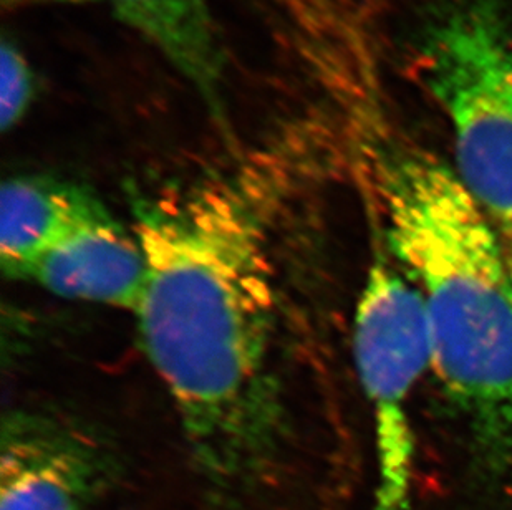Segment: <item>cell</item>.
Here are the masks:
<instances>
[{
	"instance_id": "cell-1",
	"label": "cell",
	"mask_w": 512,
	"mask_h": 510,
	"mask_svg": "<svg viewBox=\"0 0 512 510\" xmlns=\"http://www.w3.org/2000/svg\"><path fill=\"white\" fill-rule=\"evenodd\" d=\"M304 143L287 135L234 166L131 194L146 264L140 345L194 466L224 497L274 486L292 443L276 231Z\"/></svg>"
},
{
	"instance_id": "cell-2",
	"label": "cell",
	"mask_w": 512,
	"mask_h": 510,
	"mask_svg": "<svg viewBox=\"0 0 512 510\" xmlns=\"http://www.w3.org/2000/svg\"><path fill=\"white\" fill-rule=\"evenodd\" d=\"M367 62L343 68L330 100L380 209L388 249L425 308L430 368L478 454L512 464V275L494 222L456 169L383 111Z\"/></svg>"
},
{
	"instance_id": "cell-3",
	"label": "cell",
	"mask_w": 512,
	"mask_h": 510,
	"mask_svg": "<svg viewBox=\"0 0 512 510\" xmlns=\"http://www.w3.org/2000/svg\"><path fill=\"white\" fill-rule=\"evenodd\" d=\"M421 82L450 121L456 173L512 241V29L496 0H464L426 30Z\"/></svg>"
},
{
	"instance_id": "cell-4",
	"label": "cell",
	"mask_w": 512,
	"mask_h": 510,
	"mask_svg": "<svg viewBox=\"0 0 512 510\" xmlns=\"http://www.w3.org/2000/svg\"><path fill=\"white\" fill-rule=\"evenodd\" d=\"M353 348L372 403L380 472L377 510H401L415 449L411 391L430 366V338L418 290L382 255L373 260L363 285Z\"/></svg>"
},
{
	"instance_id": "cell-5",
	"label": "cell",
	"mask_w": 512,
	"mask_h": 510,
	"mask_svg": "<svg viewBox=\"0 0 512 510\" xmlns=\"http://www.w3.org/2000/svg\"><path fill=\"white\" fill-rule=\"evenodd\" d=\"M100 429L52 408H15L0 426V510H95L120 479Z\"/></svg>"
},
{
	"instance_id": "cell-6",
	"label": "cell",
	"mask_w": 512,
	"mask_h": 510,
	"mask_svg": "<svg viewBox=\"0 0 512 510\" xmlns=\"http://www.w3.org/2000/svg\"><path fill=\"white\" fill-rule=\"evenodd\" d=\"M145 277V255L136 232L103 206L40 255L22 280L62 299L133 313Z\"/></svg>"
},
{
	"instance_id": "cell-7",
	"label": "cell",
	"mask_w": 512,
	"mask_h": 510,
	"mask_svg": "<svg viewBox=\"0 0 512 510\" xmlns=\"http://www.w3.org/2000/svg\"><path fill=\"white\" fill-rule=\"evenodd\" d=\"M4 7L102 5L153 45L188 82L218 126L228 128L226 57L211 0H2Z\"/></svg>"
},
{
	"instance_id": "cell-8",
	"label": "cell",
	"mask_w": 512,
	"mask_h": 510,
	"mask_svg": "<svg viewBox=\"0 0 512 510\" xmlns=\"http://www.w3.org/2000/svg\"><path fill=\"white\" fill-rule=\"evenodd\" d=\"M105 206L85 184L45 174L12 176L0 194V264L22 280L30 265Z\"/></svg>"
},
{
	"instance_id": "cell-9",
	"label": "cell",
	"mask_w": 512,
	"mask_h": 510,
	"mask_svg": "<svg viewBox=\"0 0 512 510\" xmlns=\"http://www.w3.org/2000/svg\"><path fill=\"white\" fill-rule=\"evenodd\" d=\"M35 73L24 52L9 40L0 47V125L14 130L27 116L35 98Z\"/></svg>"
},
{
	"instance_id": "cell-10",
	"label": "cell",
	"mask_w": 512,
	"mask_h": 510,
	"mask_svg": "<svg viewBox=\"0 0 512 510\" xmlns=\"http://www.w3.org/2000/svg\"><path fill=\"white\" fill-rule=\"evenodd\" d=\"M504 252H506V259H508L509 270H511L512 275V247L511 249H509V251H506V249H504Z\"/></svg>"
}]
</instances>
